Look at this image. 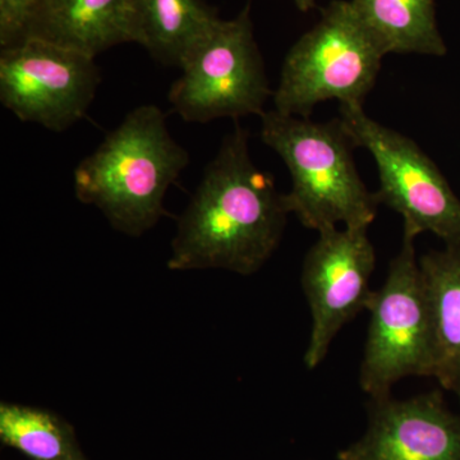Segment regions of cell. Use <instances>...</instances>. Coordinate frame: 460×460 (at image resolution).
Listing matches in <instances>:
<instances>
[{"instance_id":"6da1fadb","label":"cell","mask_w":460,"mask_h":460,"mask_svg":"<svg viewBox=\"0 0 460 460\" xmlns=\"http://www.w3.org/2000/svg\"><path fill=\"white\" fill-rule=\"evenodd\" d=\"M289 214L274 177L253 164L246 129L235 126L178 220L168 268L255 274L279 247Z\"/></svg>"},{"instance_id":"7a4b0ae2","label":"cell","mask_w":460,"mask_h":460,"mask_svg":"<svg viewBox=\"0 0 460 460\" xmlns=\"http://www.w3.org/2000/svg\"><path fill=\"white\" fill-rule=\"evenodd\" d=\"M189 164L162 109L141 105L77 165L75 198L99 208L118 232L140 237L168 215L166 192Z\"/></svg>"},{"instance_id":"3957f363","label":"cell","mask_w":460,"mask_h":460,"mask_svg":"<svg viewBox=\"0 0 460 460\" xmlns=\"http://www.w3.org/2000/svg\"><path fill=\"white\" fill-rule=\"evenodd\" d=\"M261 140L286 163L292 187L288 210L317 233L338 228H368L380 205L367 190L353 157L356 147L341 119L313 122L310 118L265 111Z\"/></svg>"},{"instance_id":"277c9868","label":"cell","mask_w":460,"mask_h":460,"mask_svg":"<svg viewBox=\"0 0 460 460\" xmlns=\"http://www.w3.org/2000/svg\"><path fill=\"white\" fill-rule=\"evenodd\" d=\"M385 56L352 2L332 0L321 9L319 22L288 51L272 93L275 111L310 118L317 104L329 100L363 105Z\"/></svg>"},{"instance_id":"5b68a950","label":"cell","mask_w":460,"mask_h":460,"mask_svg":"<svg viewBox=\"0 0 460 460\" xmlns=\"http://www.w3.org/2000/svg\"><path fill=\"white\" fill-rule=\"evenodd\" d=\"M414 241L402 235L401 251L367 307L371 319L359 384L370 399L389 396L402 378L434 377V321Z\"/></svg>"},{"instance_id":"8992f818","label":"cell","mask_w":460,"mask_h":460,"mask_svg":"<svg viewBox=\"0 0 460 460\" xmlns=\"http://www.w3.org/2000/svg\"><path fill=\"white\" fill-rule=\"evenodd\" d=\"M181 69L168 99L172 111L186 122L261 117L274 93L257 47L250 4L233 20L220 18Z\"/></svg>"},{"instance_id":"52a82bcc","label":"cell","mask_w":460,"mask_h":460,"mask_svg":"<svg viewBox=\"0 0 460 460\" xmlns=\"http://www.w3.org/2000/svg\"><path fill=\"white\" fill-rule=\"evenodd\" d=\"M339 114L356 147L374 157L380 178L376 198L401 215L404 234L417 238L429 232L447 246L460 244V199L419 145L372 119L363 105L341 104Z\"/></svg>"},{"instance_id":"ba28073f","label":"cell","mask_w":460,"mask_h":460,"mask_svg":"<svg viewBox=\"0 0 460 460\" xmlns=\"http://www.w3.org/2000/svg\"><path fill=\"white\" fill-rule=\"evenodd\" d=\"M96 58L35 38L0 51V102L25 123L63 132L86 117L100 80Z\"/></svg>"},{"instance_id":"9c48e42d","label":"cell","mask_w":460,"mask_h":460,"mask_svg":"<svg viewBox=\"0 0 460 460\" xmlns=\"http://www.w3.org/2000/svg\"><path fill=\"white\" fill-rule=\"evenodd\" d=\"M367 229L323 230L305 257L302 289L313 317L304 357L308 370L319 367L338 332L370 305L376 253Z\"/></svg>"},{"instance_id":"30bf717a","label":"cell","mask_w":460,"mask_h":460,"mask_svg":"<svg viewBox=\"0 0 460 460\" xmlns=\"http://www.w3.org/2000/svg\"><path fill=\"white\" fill-rule=\"evenodd\" d=\"M368 429L338 460H460V416L440 390L367 402Z\"/></svg>"},{"instance_id":"8fae6325","label":"cell","mask_w":460,"mask_h":460,"mask_svg":"<svg viewBox=\"0 0 460 460\" xmlns=\"http://www.w3.org/2000/svg\"><path fill=\"white\" fill-rule=\"evenodd\" d=\"M23 38L96 58L133 42L132 0H39Z\"/></svg>"},{"instance_id":"7c38bea8","label":"cell","mask_w":460,"mask_h":460,"mask_svg":"<svg viewBox=\"0 0 460 460\" xmlns=\"http://www.w3.org/2000/svg\"><path fill=\"white\" fill-rule=\"evenodd\" d=\"M204 0H132V36L157 62L181 66L219 22Z\"/></svg>"},{"instance_id":"4fadbf2b","label":"cell","mask_w":460,"mask_h":460,"mask_svg":"<svg viewBox=\"0 0 460 460\" xmlns=\"http://www.w3.org/2000/svg\"><path fill=\"white\" fill-rule=\"evenodd\" d=\"M434 321V378L460 402V244L420 257Z\"/></svg>"},{"instance_id":"5bb4252c","label":"cell","mask_w":460,"mask_h":460,"mask_svg":"<svg viewBox=\"0 0 460 460\" xmlns=\"http://www.w3.org/2000/svg\"><path fill=\"white\" fill-rule=\"evenodd\" d=\"M386 54L444 56L435 0H350Z\"/></svg>"},{"instance_id":"9a60e30c","label":"cell","mask_w":460,"mask_h":460,"mask_svg":"<svg viewBox=\"0 0 460 460\" xmlns=\"http://www.w3.org/2000/svg\"><path fill=\"white\" fill-rule=\"evenodd\" d=\"M0 441L30 460H87L71 423L42 408L0 402Z\"/></svg>"},{"instance_id":"2e32d148","label":"cell","mask_w":460,"mask_h":460,"mask_svg":"<svg viewBox=\"0 0 460 460\" xmlns=\"http://www.w3.org/2000/svg\"><path fill=\"white\" fill-rule=\"evenodd\" d=\"M39 0H0V47L13 44L25 36Z\"/></svg>"},{"instance_id":"e0dca14e","label":"cell","mask_w":460,"mask_h":460,"mask_svg":"<svg viewBox=\"0 0 460 460\" xmlns=\"http://www.w3.org/2000/svg\"><path fill=\"white\" fill-rule=\"evenodd\" d=\"M293 2H295L296 7L301 12H308L316 7L314 0H293Z\"/></svg>"}]
</instances>
